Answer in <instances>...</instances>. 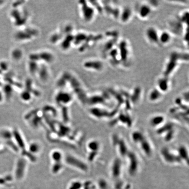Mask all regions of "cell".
I'll return each instance as SVG.
<instances>
[{"mask_svg": "<svg viewBox=\"0 0 189 189\" xmlns=\"http://www.w3.org/2000/svg\"><path fill=\"white\" fill-rule=\"evenodd\" d=\"M79 7L80 14L84 22L87 23L91 22L94 19L96 11L92 4L80 2Z\"/></svg>", "mask_w": 189, "mask_h": 189, "instance_id": "obj_1", "label": "cell"}, {"mask_svg": "<svg viewBox=\"0 0 189 189\" xmlns=\"http://www.w3.org/2000/svg\"><path fill=\"white\" fill-rule=\"evenodd\" d=\"M153 10L154 8L148 2H144L139 5L137 13L139 19L143 20H146L151 17L153 14Z\"/></svg>", "mask_w": 189, "mask_h": 189, "instance_id": "obj_2", "label": "cell"}, {"mask_svg": "<svg viewBox=\"0 0 189 189\" xmlns=\"http://www.w3.org/2000/svg\"><path fill=\"white\" fill-rule=\"evenodd\" d=\"M159 32L155 27H148L144 32L146 39L147 42L153 45L160 47L159 42Z\"/></svg>", "mask_w": 189, "mask_h": 189, "instance_id": "obj_3", "label": "cell"}, {"mask_svg": "<svg viewBox=\"0 0 189 189\" xmlns=\"http://www.w3.org/2000/svg\"><path fill=\"white\" fill-rule=\"evenodd\" d=\"M84 68L91 71H101L104 68V64L102 61L98 59H89L84 62Z\"/></svg>", "mask_w": 189, "mask_h": 189, "instance_id": "obj_4", "label": "cell"}, {"mask_svg": "<svg viewBox=\"0 0 189 189\" xmlns=\"http://www.w3.org/2000/svg\"><path fill=\"white\" fill-rule=\"evenodd\" d=\"M170 86V80L169 77L163 75L157 80L156 88L162 93L168 92Z\"/></svg>", "mask_w": 189, "mask_h": 189, "instance_id": "obj_5", "label": "cell"}, {"mask_svg": "<svg viewBox=\"0 0 189 189\" xmlns=\"http://www.w3.org/2000/svg\"><path fill=\"white\" fill-rule=\"evenodd\" d=\"M117 48L119 52L121 62L127 61L130 55L128 43L125 41H122L120 42V44Z\"/></svg>", "mask_w": 189, "mask_h": 189, "instance_id": "obj_6", "label": "cell"}, {"mask_svg": "<svg viewBox=\"0 0 189 189\" xmlns=\"http://www.w3.org/2000/svg\"><path fill=\"white\" fill-rule=\"evenodd\" d=\"M133 15V11L131 7L125 6L121 9L119 19L122 23L126 24L131 20Z\"/></svg>", "mask_w": 189, "mask_h": 189, "instance_id": "obj_7", "label": "cell"}, {"mask_svg": "<svg viewBox=\"0 0 189 189\" xmlns=\"http://www.w3.org/2000/svg\"><path fill=\"white\" fill-rule=\"evenodd\" d=\"M172 33L169 31L163 30L159 32V42L160 47H163L170 44L172 40Z\"/></svg>", "mask_w": 189, "mask_h": 189, "instance_id": "obj_8", "label": "cell"}, {"mask_svg": "<svg viewBox=\"0 0 189 189\" xmlns=\"http://www.w3.org/2000/svg\"><path fill=\"white\" fill-rule=\"evenodd\" d=\"M162 96V93L156 88L152 89L150 92L149 98L151 101L158 100Z\"/></svg>", "mask_w": 189, "mask_h": 189, "instance_id": "obj_9", "label": "cell"}, {"mask_svg": "<svg viewBox=\"0 0 189 189\" xmlns=\"http://www.w3.org/2000/svg\"><path fill=\"white\" fill-rule=\"evenodd\" d=\"M81 187V184L79 182H75L70 186L69 189H80Z\"/></svg>", "mask_w": 189, "mask_h": 189, "instance_id": "obj_10", "label": "cell"}, {"mask_svg": "<svg viewBox=\"0 0 189 189\" xmlns=\"http://www.w3.org/2000/svg\"><path fill=\"white\" fill-rule=\"evenodd\" d=\"M3 96L4 95L1 94V93H0V103L1 102H2L3 99Z\"/></svg>", "mask_w": 189, "mask_h": 189, "instance_id": "obj_11", "label": "cell"}]
</instances>
